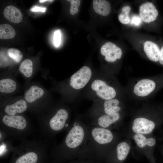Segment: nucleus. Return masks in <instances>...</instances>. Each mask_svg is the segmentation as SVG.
I'll return each mask as SVG.
<instances>
[{"label": "nucleus", "mask_w": 163, "mask_h": 163, "mask_svg": "<svg viewBox=\"0 0 163 163\" xmlns=\"http://www.w3.org/2000/svg\"><path fill=\"white\" fill-rule=\"evenodd\" d=\"M53 0H39V2L40 3H43L46 2H52Z\"/></svg>", "instance_id": "obj_31"}, {"label": "nucleus", "mask_w": 163, "mask_h": 163, "mask_svg": "<svg viewBox=\"0 0 163 163\" xmlns=\"http://www.w3.org/2000/svg\"><path fill=\"white\" fill-rule=\"evenodd\" d=\"M7 53L8 56L17 62H19L23 57V55L18 50L14 48L8 49Z\"/></svg>", "instance_id": "obj_24"}, {"label": "nucleus", "mask_w": 163, "mask_h": 163, "mask_svg": "<svg viewBox=\"0 0 163 163\" xmlns=\"http://www.w3.org/2000/svg\"><path fill=\"white\" fill-rule=\"evenodd\" d=\"M123 115V111L111 115L99 114L90 116L91 124L109 129L111 126L118 123Z\"/></svg>", "instance_id": "obj_10"}, {"label": "nucleus", "mask_w": 163, "mask_h": 163, "mask_svg": "<svg viewBox=\"0 0 163 163\" xmlns=\"http://www.w3.org/2000/svg\"><path fill=\"white\" fill-rule=\"evenodd\" d=\"M158 62L160 64L163 66V45L162 46L160 50Z\"/></svg>", "instance_id": "obj_30"}, {"label": "nucleus", "mask_w": 163, "mask_h": 163, "mask_svg": "<svg viewBox=\"0 0 163 163\" xmlns=\"http://www.w3.org/2000/svg\"><path fill=\"white\" fill-rule=\"evenodd\" d=\"M46 8H41L37 6H35L30 9V11L33 12L41 11L44 12Z\"/></svg>", "instance_id": "obj_29"}, {"label": "nucleus", "mask_w": 163, "mask_h": 163, "mask_svg": "<svg viewBox=\"0 0 163 163\" xmlns=\"http://www.w3.org/2000/svg\"><path fill=\"white\" fill-rule=\"evenodd\" d=\"M71 3V6L70 9V14L74 15L78 11V8L80 4V1L79 0H68Z\"/></svg>", "instance_id": "obj_25"}, {"label": "nucleus", "mask_w": 163, "mask_h": 163, "mask_svg": "<svg viewBox=\"0 0 163 163\" xmlns=\"http://www.w3.org/2000/svg\"><path fill=\"white\" fill-rule=\"evenodd\" d=\"M131 10V8L129 5L123 6L121 9V13L118 16V18L120 22L124 24L129 23L130 19L129 14Z\"/></svg>", "instance_id": "obj_23"}, {"label": "nucleus", "mask_w": 163, "mask_h": 163, "mask_svg": "<svg viewBox=\"0 0 163 163\" xmlns=\"http://www.w3.org/2000/svg\"><path fill=\"white\" fill-rule=\"evenodd\" d=\"M3 14L5 19L14 23L20 22L23 18L22 15L20 11L12 5L6 7L4 10Z\"/></svg>", "instance_id": "obj_16"}, {"label": "nucleus", "mask_w": 163, "mask_h": 163, "mask_svg": "<svg viewBox=\"0 0 163 163\" xmlns=\"http://www.w3.org/2000/svg\"><path fill=\"white\" fill-rule=\"evenodd\" d=\"M125 97H120L105 101H94L89 111V116L105 114L111 115L123 111Z\"/></svg>", "instance_id": "obj_9"}, {"label": "nucleus", "mask_w": 163, "mask_h": 163, "mask_svg": "<svg viewBox=\"0 0 163 163\" xmlns=\"http://www.w3.org/2000/svg\"><path fill=\"white\" fill-rule=\"evenodd\" d=\"M61 36V33L59 30L55 31L54 36V43L56 47H58L60 44Z\"/></svg>", "instance_id": "obj_26"}, {"label": "nucleus", "mask_w": 163, "mask_h": 163, "mask_svg": "<svg viewBox=\"0 0 163 163\" xmlns=\"http://www.w3.org/2000/svg\"><path fill=\"white\" fill-rule=\"evenodd\" d=\"M69 163H100V162L94 160L78 159L71 160Z\"/></svg>", "instance_id": "obj_27"}, {"label": "nucleus", "mask_w": 163, "mask_h": 163, "mask_svg": "<svg viewBox=\"0 0 163 163\" xmlns=\"http://www.w3.org/2000/svg\"><path fill=\"white\" fill-rule=\"evenodd\" d=\"M17 84L13 79L6 78L0 81V92L1 93H9L14 92L16 89Z\"/></svg>", "instance_id": "obj_20"}, {"label": "nucleus", "mask_w": 163, "mask_h": 163, "mask_svg": "<svg viewBox=\"0 0 163 163\" xmlns=\"http://www.w3.org/2000/svg\"><path fill=\"white\" fill-rule=\"evenodd\" d=\"M16 34L14 28L8 24H3L0 25V39H9L13 38Z\"/></svg>", "instance_id": "obj_21"}, {"label": "nucleus", "mask_w": 163, "mask_h": 163, "mask_svg": "<svg viewBox=\"0 0 163 163\" xmlns=\"http://www.w3.org/2000/svg\"><path fill=\"white\" fill-rule=\"evenodd\" d=\"M130 148L129 145L125 142L117 144L114 150H111L105 159L106 163H121L126 159Z\"/></svg>", "instance_id": "obj_11"}, {"label": "nucleus", "mask_w": 163, "mask_h": 163, "mask_svg": "<svg viewBox=\"0 0 163 163\" xmlns=\"http://www.w3.org/2000/svg\"><path fill=\"white\" fill-rule=\"evenodd\" d=\"M0 128V132L6 136L21 140L30 133V126L22 116L6 114L2 118Z\"/></svg>", "instance_id": "obj_4"}, {"label": "nucleus", "mask_w": 163, "mask_h": 163, "mask_svg": "<svg viewBox=\"0 0 163 163\" xmlns=\"http://www.w3.org/2000/svg\"><path fill=\"white\" fill-rule=\"evenodd\" d=\"M44 94V91L40 88L36 86H32L24 93L25 100L28 103H31L42 97Z\"/></svg>", "instance_id": "obj_17"}, {"label": "nucleus", "mask_w": 163, "mask_h": 163, "mask_svg": "<svg viewBox=\"0 0 163 163\" xmlns=\"http://www.w3.org/2000/svg\"><path fill=\"white\" fill-rule=\"evenodd\" d=\"M87 86L89 95L94 101L120 97L126 98L124 88L114 75L105 72L96 76L93 75Z\"/></svg>", "instance_id": "obj_2"}, {"label": "nucleus", "mask_w": 163, "mask_h": 163, "mask_svg": "<svg viewBox=\"0 0 163 163\" xmlns=\"http://www.w3.org/2000/svg\"><path fill=\"white\" fill-rule=\"evenodd\" d=\"M143 50L148 59L154 62H158L160 49L157 44L150 40L146 41L144 43Z\"/></svg>", "instance_id": "obj_14"}, {"label": "nucleus", "mask_w": 163, "mask_h": 163, "mask_svg": "<svg viewBox=\"0 0 163 163\" xmlns=\"http://www.w3.org/2000/svg\"><path fill=\"white\" fill-rule=\"evenodd\" d=\"M142 108L134 118L132 129L135 133L148 134L153 131L155 124L150 116L151 107L150 105L144 104Z\"/></svg>", "instance_id": "obj_8"}, {"label": "nucleus", "mask_w": 163, "mask_h": 163, "mask_svg": "<svg viewBox=\"0 0 163 163\" xmlns=\"http://www.w3.org/2000/svg\"><path fill=\"white\" fill-rule=\"evenodd\" d=\"M133 138L137 145L141 148H143L147 146L153 147L156 143V140L154 138H147L142 134L135 133Z\"/></svg>", "instance_id": "obj_19"}, {"label": "nucleus", "mask_w": 163, "mask_h": 163, "mask_svg": "<svg viewBox=\"0 0 163 163\" xmlns=\"http://www.w3.org/2000/svg\"><path fill=\"white\" fill-rule=\"evenodd\" d=\"M33 65L31 60L29 59H25L21 63L19 70L26 77H30L33 73Z\"/></svg>", "instance_id": "obj_22"}, {"label": "nucleus", "mask_w": 163, "mask_h": 163, "mask_svg": "<svg viewBox=\"0 0 163 163\" xmlns=\"http://www.w3.org/2000/svg\"><path fill=\"white\" fill-rule=\"evenodd\" d=\"M64 139L52 149L55 159L60 161L74 159L95 160L89 146L88 125L82 118L74 120Z\"/></svg>", "instance_id": "obj_1"}, {"label": "nucleus", "mask_w": 163, "mask_h": 163, "mask_svg": "<svg viewBox=\"0 0 163 163\" xmlns=\"http://www.w3.org/2000/svg\"><path fill=\"white\" fill-rule=\"evenodd\" d=\"M93 5L95 11L102 16H107L110 12V4L106 0H94L93 1Z\"/></svg>", "instance_id": "obj_18"}, {"label": "nucleus", "mask_w": 163, "mask_h": 163, "mask_svg": "<svg viewBox=\"0 0 163 163\" xmlns=\"http://www.w3.org/2000/svg\"><path fill=\"white\" fill-rule=\"evenodd\" d=\"M47 149V145L40 140H22L13 149L14 153L19 155L14 163H37L39 154Z\"/></svg>", "instance_id": "obj_6"}, {"label": "nucleus", "mask_w": 163, "mask_h": 163, "mask_svg": "<svg viewBox=\"0 0 163 163\" xmlns=\"http://www.w3.org/2000/svg\"><path fill=\"white\" fill-rule=\"evenodd\" d=\"M93 75L91 69L88 66H84L69 78L67 87L74 100L81 90L86 87Z\"/></svg>", "instance_id": "obj_7"}, {"label": "nucleus", "mask_w": 163, "mask_h": 163, "mask_svg": "<svg viewBox=\"0 0 163 163\" xmlns=\"http://www.w3.org/2000/svg\"><path fill=\"white\" fill-rule=\"evenodd\" d=\"M27 108V105L26 101L24 99H21L14 103L5 106L4 110L7 114L14 115L24 112Z\"/></svg>", "instance_id": "obj_15"}, {"label": "nucleus", "mask_w": 163, "mask_h": 163, "mask_svg": "<svg viewBox=\"0 0 163 163\" xmlns=\"http://www.w3.org/2000/svg\"><path fill=\"white\" fill-rule=\"evenodd\" d=\"M100 52L104 57L105 61L110 63H113L120 60L123 55L121 49L110 42L106 43L102 46Z\"/></svg>", "instance_id": "obj_12"}, {"label": "nucleus", "mask_w": 163, "mask_h": 163, "mask_svg": "<svg viewBox=\"0 0 163 163\" xmlns=\"http://www.w3.org/2000/svg\"><path fill=\"white\" fill-rule=\"evenodd\" d=\"M142 22V20L139 16L137 15H133L131 18V23L136 26H139Z\"/></svg>", "instance_id": "obj_28"}, {"label": "nucleus", "mask_w": 163, "mask_h": 163, "mask_svg": "<svg viewBox=\"0 0 163 163\" xmlns=\"http://www.w3.org/2000/svg\"><path fill=\"white\" fill-rule=\"evenodd\" d=\"M70 116L69 111L66 108L61 107L56 109L47 121L39 125L44 136L52 138L63 131L68 130L71 126Z\"/></svg>", "instance_id": "obj_5"}, {"label": "nucleus", "mask_w": 163, "mask_h": 163, "mask_svg": "<svg viewBox=\"0 0 163 163\" xmlns=\"http://www.w3.org/2000/svg\"><path fill=\"white\" fill-rule=\"evenodd\" d=\"M89 146L94 159L100 162L105 159L115 141L110 129L88 125Z\"/></svg>", "instance_id": "obj_3"}, {"label": "nucleus", "mask_w": 163, "mask_h": 163, "mask_svg": "<svg viewBox=\"0 0 163 163\" xmlns=\"http://www.w3.org/2000/svg\"><path fill=\"white\" fill-rule=\"evenodd\" d=\"M139 16L143 22L149 23L156 20L158 12L154 4L147 2L141 4L139 9Z\"/></svg>", "instance_id": "obj_13"}]
</instances>
